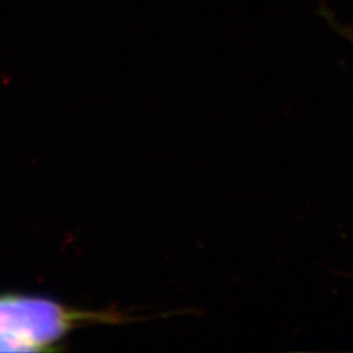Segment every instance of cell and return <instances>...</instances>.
Wrapping results in <instances>:
<instances>
[{"instance_id":"6da1fadb","label":"cell","mask_w":353,"mask_h":353,"mask_svg":"<svg viewBox=\"0 0 353 353\" xmlns=\"http://www.w3.org/2000/svg\"><path fill=\"white\" fill-rule=\"evenodd\" d=\"M130 318L121 310H87L50 297L0 294V353L54 352L77 328L118 325Z\"/></svg>"}]
</instances>
